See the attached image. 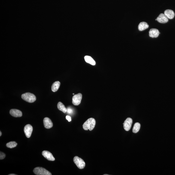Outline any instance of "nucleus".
Wrapping results in <instances>:
<instances>
[{"instance_id": "11", "label": "nucleus", "mask_w": 175, "mask_h": 175, "mask_svg": "<svg viewBox=\"0 0 175 175\" xmlns=\"http://www.w3.org/2000/svg\"><path fill=\"white\" fill-rule=\"evenodd\" d=\"M158 22L161 23H166L168 21V19L164 15V14H160L157 18Z\"/></svg>"}, {"instance_id": "6", "label": "nucleus", "mask_w": 175, "mask_h": 175, "mask_svg": "<svg viewBox=\"0 0 175 175\" xmlns=\"http://www.w3.org/2000/svg\"><path fill=\"white\" fill-rule=\"evenodd\" d=\"M24 131L26 137L29 138L31 136V133L33 131V128L31 125L27 124L24 127Z\"/></svg>"}, {"instance_id": "18", "label": "nucleus", "mask_w": 175, "mask_h": 175, "mask_svg": "<svg viewBox=\"0 0 175 175\" xmlns=\"http://www.w3.org/2000/svg\"><path fill=\"white\" fill-rule=\"evenodd\" d=\"M140 124L139 123H136L134 124L133 127V133H138L140 130Z\"/></svg>"}, {"instance_id": "22", "label": "nucleus", "mask_w": 175, "mask_h": 175, "mask_svg": "<svg viewBox=\"0 0 175 175\" xmlns=\"http://www.w3.org/2000/svg\"><path fill=\"white\" fill-rule=\"evenodd\" d=\"M67 112L71 114L72 113L73 110L71 109H68V110H67Z\"/></svg>"}, {"instance_id": "24", "label": "nucleus", "mask_w": 175, "mask_h": 175, "mask_svg": "<svg viewBox=\"0 0 175 175\" xmlns=\"http://www.w3.org/2000/svg\"><path fill=\"white\" fill-rule=\"evenodd\" d=\"M9 175H16L15 174H11Z\"/></svg>"}, {"instance_id": "21", "label": "nucleus", "mask_w": 175, "mask_h": 175, "mask_svg": "<svg viewBox=\"0 0 175 175\" xmlns=\"http://www.w3.org/2000/svg\"><path fill=\"white\" fill-rule=\"evenodd\" d=\"M66 118L67 120H68V121L70 122L72 121V119L71 117L69 116H66Z\"/></svg>"}, {"instance_id": "13", "label": "nucleus", "mask_w": 175, "mask_h": 175, "mask_svg": "<svg viewBox=\"0 0 175 175\" xmlns=\"http://www.w3.org/2000/svg\"><path fill=\"white\" fill-rule=\"evenodd\" d=\"M164 15L168 19H173L175 17V14L174 11L171 10H167L165 11Z\"/></svg>"}, {"instance_id": "4", "label": "nucleus", "mask_w": 175, "mask_h": 175, "mask_svg": "<svg viewBox=\"0 0 175 175\" xmlns=\"http://www.w3.org/2000/svg\"><path fill=\"white\" fill-rule=\"evenodd\" d=\"M74 163L79 169H83L85 166V163L84 161L81 158L78 156H75L73 159Z\"/></svg>"}, {"instance_id": "14", "label": "nucleus", "mask_w": 175, "mask_h": 175, "mask_svg": "<svg viewBox=\"0 0 175 175\" xmlns=\"http://www.w3.org/2000/svg\"><path fill=\"white\" fill-rule=\"evenodd\" d=\"M148 25L145 22H142L139 23L138 26V29L139 31H143L148 28Z\"/></svg>"}, {"instance_id": "16", "label": "nucleus", "mask_w": 175, "mask_h": 175, "mask_svg": "<svg viewBox=\"0 0 175 175\" xmlns=\"http://www.w3.org/2000/svg\"><path fill=\"white\" fill-rule=\"evenodd\" d=\"M84 59L86 62L92 65H95L96 64L95 61L91 57L88 56H85L84 57Z\"/></svg>"}, {"instance_id": "7", "label": "nucleus", "mask_w": 175, "mask_h": 175, "mask_svg": "<svg viewBox=\"0 0 175 175\" xmlns=\"http://www.w3.org/2000/svg\"><path fill=\"white\" fill-rule=\"evenodd\" d=\"M132 122L133 121L131 118H128L126 119L123 123L124 128L125 131H129L131 130Z\"/></svg>"}, {"instance_id": "17", "label": "nucleus", "mask_w": 175, "mask_h": 175, "mask_svg": "<svg viewBox=\"0 0 175 175\" xmlns=\"http://www.w3.org/2000/svg\"><path fill=\"white\" fill-rule=\"evenodd\" d=\"M58 109L59 110L61 111L64 113H66L67 112V109L66 108L65 105L61 102H59L58 104Z\"/></svg>"}, {"instance_id": "3", "label": "nucleus", "mask_w": 175, "mask_h": 175, "mask_svg": "<svg viewBox=\"0 0 175 175\" xmlns=\"http://www.w3.org/2000/svg\"><path fill=\"white\" fill-rule=\"evenodd\" d=\"M33 173L36 175H51V173L48 171L47 170L44 168L40 167H37L35 168L33 170Z\"/></svg>"}, {"instance_id": "9", "label": "nucleus", "mask_w": 175, "mask_h": 175, "mask_svg": "<svg viewBox=\"0 0 175 175\" xmlns=\"http://www.w3.org/2000/svg\"><path fill=\"white\" fill-rule=\"evenodd\" d=\"M44 126L45 128L46 129H50L53 126V124L50 119L48 117H45L44 119Z\"/></svg>"}, {"instance_id": "15", "label": "nucleus", "mask_w": 175, "mask_h": 175, "mask_svg": "<svg viewBox=\"0 0 175 175\" xmlns=\"http://www.w3.org/2000/svg\"><path fill=\"white\" fill-rule=\"evenodd\" d=\"M60 83L59 81H56L54 82L52 86V91L54 92L57 91L60 87Z\"/></svg>"}, {"instance_id": "10", "label": "nucleus", "mask_w": 175, "mask_h": 175, "mask_svg": "<svg viewBox=\"0 0 175 175\" xmlns=\"http://www.w3.org/2000/svg\"><path fill=\"white\" fill-rule=\"evenodd\" d=\"M10 113L11 116L15 117H21L22 115V112L18 109H11L10 110Z\"/></svg>"}, {"instance_id": "1", "label": "nucleus", "mask_w": 175, "mask_h": 175, "mask_svg": "<svg viewBox=\"0 0 175 175\" xmlns=\"http://www.w3.org/2000/svg\"><path fill=\"white\" fill-rule=\"evenodd\" d=\"M95 119L92 118H89L83 124V129L85 131H88V130L89 131H92L95 127Z\"/></svg>"}, {"instance_id": "23", "label": "nucleus", "mask_w": 175, "mask_h": 175, "mask_svg": "<svg viewBox=\"0 0 175 175\" xmlns=\"http://www.w3.org/2000/svg\"><path fill=\"white\" fill-rule=\"evenodd\" d=\"M1 135H2L1 132V131H0V136H1Z\"/></svg>"}, {"instance_id": "19", "label": "nucleus", "mask_w": 175, "mask_h": 175, "mask_svg": "<svg viewBox=\"0 0 175 175\" xmlns=\"http://www.w3.org/2000/svg\"><path fill=\"white\" fill-rule=\"evenodd\" d=\"M17 143L15 141H11V142H8L6 144V146L8 148H13L17 146Z\"/></svg>"}, {"instance_id": "5", "label": "nucleus", "mask_w": 175, "mask_h": 175, "mask_svg": "<svg viewBox=\"0 0 175 175\" xmlns=\"http://www.w3.org/2000/svg\"><path fill=\"white\" fill-rule=\"evenodd\" d=\"M82 99V94L80 93L74 95L73 97L72 102L74 105H79L81 102Z\"/></svg>"}, {"instance_id": "25", "label": "nucleus", "mask_w": 175, "mask_h": 175, "mask_svg": "<svg viewBox=\"0 0 175 175\" xmlns=\"http://www.w3.org/2000/svg\"><path fill=\"white\" fill-rule=\"evenodd\" d=\"M73 95H74V93H73Z\"/></svg>"}, {"instance_id": "2", "label": "nucleus", "mask_w": 175, "mask_h": 175, "mask_svg": "<svg viewBox=\"0 0 175 175\" xmlns=\"http://www.w3.org/2000/svg\"><path fill=\"white\" fill-rule=\"evenodd\" d=\"M22 99L29 103L34 102L36 100V97L34 94L26 92L22 95Z\"/></svg>"}, {"instance_id": "12", "label": "nucleus", "mask_w": 175, "mask_h": 175, "mask_svg": "<svg viewBox=\"0 0 175 175\" xmlns=\"http://www.w3.org/2000/svg\"><path fill=\"white\" fill-rule=\"evenodd\" d=\"M149 36L152 38H157L159 35L160 32L158 29H151L149 30Z\"/></svg>"}, {"instance_id": "20", "label": "nucleus", "mask_w": 175, "mask_h": 175, "mask_svg": "<svg viewBox=\"0 0 175 175\" xmlns=\"http://www.w3.org/2000/svg\"><path fill=\"white\" fill-rule=\"evenodd\" d=\"M0 159L3 160L6 157V155L4 153L2 152H0Z\"/></svg>"}, {"instance_id": "8", "label": "nucleus", "mask_w": 175, "mask_h": 175, "mask_svg": "<svg viewBox=\"0 0 175 175\" xmlns=\"http://www.w3.org/2000/svg\"><path fill=\"white\" fill-rule=\"evenodd\" d=\"M42 154L44 157L47 160L49 161H54L55 160V158L53 156L49 151L44 150L43 151Z\"/></svg>"}]
</instances>
